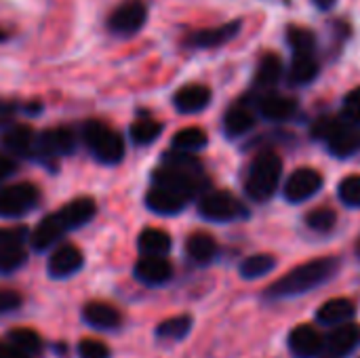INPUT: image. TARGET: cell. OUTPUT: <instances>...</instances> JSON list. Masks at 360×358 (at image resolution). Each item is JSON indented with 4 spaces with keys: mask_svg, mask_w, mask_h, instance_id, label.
I'll use <instances>...</instances> for the list:
<instances>
[{
    "mask_svg": "<svg viewBox=\"0 0 360 358\" xmlns=\"http://www.w3.org/2000/svg\"><path fill=\"white\" fill-rule=\"evenodd\" d=\"M356 255H359V257H360V241H359V243H356Z\"/></svg>",
    "mask_w": 360,
    "mask_h": 358,
    "instance_id": "cell-46",
    "label": "cell"
},
{
    "mask_svg": "<svg viewBox=\"0 0 360 358\" xmlns=\"http://www.w3.org/2000/svg\"><path fill=\"white\" fill-rule=\"evenodd\" d=\"M173 274V268L167 257H141L135 266V276L150 287L165 285Z\"/></svg>",
    "mask_w": 360,
    "mask_h": 358,
    "instance_id": "cell-18",
    "label": "cell"
},
{
    "mask_svg": "<svg viewBox=\"0 0 360 358\" xmlns=\"http://www.w3.org/2000/svg\"><path fill=\"white\" fill-rule=\"evenodd\" d=\"M27 236V230L23 226H15V228H0V247H8V245H21Z\"/></svg>",
    "mask_w": 360,
    "mask_h": 358,
    "instance_id": "cell-40",
    "label": "cell"
},
{
    "mask_svg": "<svg viewBox=\"0 0 360 358\" xmlns=\"http://www.w3.org/2000/svg\"><path fill=\"white\" fill-rule=\"evenodd\" d=\"M323 186V177L316 169L302 167L285 184V198L289 203H304L312 198Z\"/></svg>",
    "mask_w": 360,
    "mask_h": 358,
    "instance_id": "cell-10",
    "label": "cell"
},
{
    "mask_svg": "<svg viewBox=\"0 0 360 358\" xmlns=\"http://www.w3.org/2000/svg\"><path fill=\"white\" fill-rule=\"evenodd\" d=\"M287 40H289L291 49L295 51V55L312 53L314 51V44H316V38H314L312 32H308L304 27H295V25H291L287 30Z\"/></svg>",
    "mask_w": 360,
    "mask_h": 358,
    "instance_id": "cell-35",
    "label": "cell"
},
{
    "mask_svg": "<svg viewBox=\"0 0 360 358\" xmlns=\"http://www.w3.org/2000/svg\"><path fill=\"white\" fill-rule=\"evenodd\" d=\"M354 314H356V306H354V302H352V300L335 298V300L325 302V304L319 308L316 319H319V323H323V325L340 327V325L350 323Z\"/></svg>",
    "mask_w": 360,
    "mask_h": 358,
    "instance_id": "cell-19",
    "label": "cell"
},
{
    "mask_svg": "<svg viewBox=\"0 0 360 358\" xmlns=\"http://www.w3.org/2000/svg\"><path fill=\"white\" fill-rule=\"evenodd\" d=\"M316 139L327 141V148L338 158H348L360 148V133L350 122H340L335 118H321L312 129Z\"/></svg>",
    "mask_w": 360,
    "mask_h": 358,
    "instance_id": "cell-4",
    "label": "cell"
},
{
    "mask_svg": "<svg viewBox=\"0 0 360 358\" xmlns=\"http://www.w3.org/2000/svg\"><path fill=\"white\" fill-rule=\"evenodd\" d=\"M335 222H338V215L333 209L329 207H319V209H312L308 215H306V224L308 228H312L314 232H329L335 228Z\"/></svg>",
    "mask_w": 360,
    "mask_h": 358,
    "instance_id": "cell-34",
    "label": "cell"
},
{
    "mask_svg": "<svg viewBox=\"0 0 360 358\" xmlns=\"http://www.w3.org/2000/svg\"><path fill=\"white\" fill-rule=\"evenodd\" d=\"M25 262H27V253L23 251L21 245L0 247V274L17 272L21 266H25Z\"/></svg>",
    "mask_w": 360,
    "mask_h": 358,
    "instance_id": "cell-33",
    "label": "cell"
},
{
    "mask_svg": "<svg viewBox=\"0 0 360 358\" xmlns=\"http://www.w3.org/2000/svg\"><path fill=\"white\" fill-rule=\"evenodd\" d=\"M4 38H6V34H4V32H2V30H0V42H2V40H4Z\"/></svg>",
    "mask_w": 360,
    "mask_h": 358,
    "instance_id": "cell-45",
    "label": "cell"
},
{
    "mask_svg": "<svg viewBox=\"0 0 360 358\" xmlns=\"http://www.w3.org/2000/svg\"><path fill=\"white\" fill-rule=\"evenodd\" d=\"M160 133H162V124L152 118H141V120L133 122L129 129V135H131L133 143H137V146L154 143L160 137Z\"/></svg>",
    "mask_w": 360,
    "mask_h": 358,
    "instance_id": "cell-31",
    "label": "cell"
},
{
    "mask_svg": "<svg viewBox=\"0 0 360 358\" xmlns=\"http://www.w3.org/2000/svg\"><path fill=\"white\" fill-rule=\"evenodd\" d=\"M340 200L348 207H360V175H350L342 179L338 188Z\"/></svg>",
    "mask_w": 360,
    "mask_h": 358,
    "instance_id": "cell-36",
    "label": "cell"
},
{
    "mask_svg": "<svg viewBox=\"0 0 360 358\" xmlns=\"http://www.w3.org/2000/svg\"><path fill=\"white\" fill-rule=\"evenodd\" d=\"M148 19V6L143 0H124L108 17V30L114 36H133L137 34Z\"/></svg>",
    "mask_w": 360,
    "mask_h": 358,
    "instance_id": "cell-7",
    "label": "cell"
},
{
    "mask_svg": "<svg viewBox=\"0 0 360 358\" xmlns=\"http://www.w3.org/2000/svg\"><path fill=\"white\" fill-rule=\"evenodd\" d=\"M82 319L86 325L101 329V331H110L120 325V312L114 306L103 304V302H91L89 306H84Z\"/></svg>",
    "mask_w": 360,
    "mask_h": 358,
    "instance_id": "cell-20",
    "label": "cell"
},
{
    "mask_svg": "<svg viewBox=\"0 0 360 358\" xmlns=\"http://www.w3.org/2000/svg\"><path fill=\"white\" fill-rule=\"evenodd\" d=\"M0 358H25L15 346H11L8 342L6 344H0Z\"/></svg>",
    "mask_w": 360,
    "mask_h": 358,
    "instance_id": "cell-43",
    "label": "cell"
},
{
    "mask_svg": "<svg viewBox=\"0 0 360 358\" xmlns=\"http://www.w3.org/2000/svg\"><path fill=\"white\" fill-rule=\"evenodd\" d=\"M281 74H283V61L278 55L274 53H266L257 65V72H255V84L257 87H272L281 80Z\"/></svg>",
    "mask_w": 360,
    "mask_h": 358,
    "instance_id": "cell-29",
    "label": "cell"
},
{
    "mask_svg": "<svg viewBox=\"0 0 360 358\" xmlns=\"http://www.w3.org/2000/svg\"><path fill=\"white\" fill-rule=\"evenodd\" d=\"M255 124V116L247 106H234L224 116V131L228 137H240L251 131Z\"/></svg>",
    "mask_w": 360,
    "mask_h": 358,
    "instance_id": "cell-25",
    "label": "cell"
},
{
    "mask_svg": "<svg viewBox=\"0 0 360 358\" xmlns=\"http://www.w3.org/2000/svg\"><path fill=\"white\" fill-rule=\"evenodd\" d=\"M319 76V61L314 59L312 53L295 55L291 70H289V80L293 84H308Z\"/></svg>",
    "mask_w": 360,
    "mask_h": 358,
    "instance_id": "cell-26",
    "label": "cell"
},
{
    "mask_svg": "<svg viewBox=\"0 0 360 358\" xmlns=\"http://www.w3.org/2000/svg\"><path fill=\"white\" fill-rule=\"evenodd\" d=\"M95 211H97L95 209V200L89 198V196H82V198H76V200L63 205L59 211H55V215H57L59 224L63 226V230L70 232V230L86 226L93 219Z\"/></svg>",
    "mask_w": 360,
    "mask_h": 358,
    "instance_id": "cell-13",
    "label": "cell"
},
{
    "mask_svg": "<svg viewBox=\"0 0 360 358\" xmlns=\"http://www.w3.org/2000/svg\"><path fill=\"white\" fill-rule=\"evenodd\" d=\"M171 236L158 228H148L137 238V249L143 257H165L171 251Z\"/></svg>",
    "mask_w": 360,
    "mask_h": 358,
    "instance_id": "cell-22",
    "label": "cell"
},
{
    "mask_svg": "<svg viewBox=\"0 0 360 358\" xmlns=\"http://www.w3.org/2000/svg\"><path fill=\"white\" fill-rule=\"evenodd\" d=\"M82 139L91 154L103 165H118L124 156V139L101 120H89L82 127Z\"/></svg>",
    "mask_w": 360,
    "mask_h": 358,
    "instance_id": "cell-3",
    "label": "cell"
},
{
    "mask_svg": "<svg viewBox=\"0 0 360 358\" xmlns=\"http://www.w3.org/2000/svg\"><path fill=\"white\" fill-rule=\"evenodd\" d=\"M21 295L13 289H0V314H8L21 308Z\"/></svg>",
    "mask_w": 360,
    "mask_h": 358,
    "instance_id": "cell-39",
    "label": "cell"
},
{
    "mask_svg": "<svg viewBox=\"0 0 360 358\" xmlns=\"http://www.w3.org/2000/svg\"><path fill=\"white\" fill-rule=\"evenodd\" d=\"M344 116L350 122H360V87L350 91L344 99Z\"/></svg>",
    "mask_w": 360,
    "mask_h": 358,
    "instance_id": "cell-38",
    "label": "cell"
},
{
    "mask_svg": "<svg viewBox=\"0 0 360 358\" xmlns=\"http://www.w3.org/2000/svg\"><path fill=\"white\" fill-rule=\"evenodd\" d=\"M190 331H192V317L181 314V317H173V319L162 321V323L156 327V338H158V340L179 342V340H184Z\"/></svg>",
    "mask_w": 360,
    "mask_h": 358,
    "instance_id": "cell-30",
    "label": "cell"
},
{
    "mask_svg": "<svg viewBox=\"0 0 360 358\" xmlns=\"http://www.w3.org/2000/svg\"><path fill=\"white\" fill-rule=\"evenodd\" d=\"M19 110V106L15 101H0V127L8 124V120L13 118V114Z\"/></svg>",
    "mask_w": 360,
    "mask_h": 358,
    "instance_id": "cell-41",
    "label": "cell"
},
{
    "mask_svg": "<svg viewBox=\"0 0 360 358\" xmlns=\"http://www.w3.org/2000/svg\"><path fill=\"white\" fill-rule=\"evenodd\" d=\"M360 346V325H340L329 338L323 340L321 358H348Z\"/></svg>",
    "mask_w": 360,
    "mask_h": 358,
    "instance_id": "cell-9",
    "label": "cell"
},
{
    "mask_svg": "<svg viewBox=\"0 0 360 358\" xmlns=\"http://www.w3.org/2000/svg\"><path fill=\"white\" fill-rule=\"evenodd\" d=\"M146 205L150 211H154L158 215H175L188 205V198H184L181 194H177L169 188L152 186L146 194Z\"/></svg>",
    "mask_w": 360,
    "mask_h": 358,
    "instance_id": "cell-17",
    "label": "cell"
},
{
    "mask_svg": "<svg viewBox=\"0 0 360 358\" xmlns=\"http://www.w3.org/2000/svg\"><path fill=\"white\" fill-rule=\"evenodd\" d=\"M2 146L19 158H36V133L27 124H11L2 133Z\"/></svg>",
    "mask_w": 360,
    "mask_h": 358,
    "instance_id": "cell-12",
    "label": "cell"
},
{
    "mask_svg": "<svg viewBox=\"0 0 360 358\" xmlns=\"http://www.w3.org/2000/svg\"><path fill=\"white\" fill-rule=\"evenodd\" d=\"M63 226L59 224V219H57V215L55 213H51V215H46L38 226H36V230L32 232V236H30V243H32V249L34 251H46V249H51V245H55L61 236H63Z\"/></svg>",
    "mask_w": 360,
    "mask_h": 358,
    "instance_id": "cell-21",
    "label": "cell"
},
{
    "mask_svg": "<svg viewBox=\"0 0 360 358\" xmlns=\"http://www.w3.org/2000/svg\"><path fill=\"white\" fill-rule=\"evenodd\" d=\"M338 270V260L333 257H319L312 262H306L291 272H287L283 279H278L270 289L268 298H295L302 293H308L310 289L323 285L329 281Z\"/></svg>",
    "mask_w": 360,
    "mask_h": 358,
    "instance_id": "cell-1",
    "label": "cell"
},
{
    "mask_svg": "<svg viewBox=\"0 0 360 358\" xmlns=\"http://www.w3.org/2000/svg\"><path fill=\"white\" fill-rule=\"evenodd\" d=\"M198 213L209 222L224 224V222H234V219L243 217L245 207L240 205V200L234 194L224 192V190H213V192L202 194V198L198 203Z\"/></svg>",
    "mask_w": 360,
    "mask_h": 358,
    "instance_id": "cell-6",
    "label": "cell"
},
{
    "mask_svg": "<svg viewBox=\"0 0 360 358\" xmlns=\"http://www.w3.org/2000/svg\"><path fill=\"white\" fill-rule=\"evenodd\" d=\"M257 108H259V114L268 120H287L295 114L297 103L295 99L285 97V95H266L259 99Z\"/></svg>",
    "mask_w": 360,
    "mask_h": 358,
    "instance_id": "cell-23",
    "label": "cell"
},
{
    "mask_svg": "<svg viewBox=\"0 0 360 358\" xmlns=\"http://www.w3.org/2000/svg\"><path fill=\"white\" fill-rule=\"evenodd\" d=\"M78 357L80 358H110V348L99 340H82L78 344Z\"/></svg>",
    "mask_w": 360,
    "mask_h": 358,
    "instance_id": "cell-37",
    "label": "cell"
},
{
    "mask_svg": "<svg viewBox=\"0 0 360 358\" xmlns=\"http://www.w3.org/2000/svg\"><path fill=\"white\" fill-rule=\"evenodd\" d=\"M6 340H8L11 346H15L25 358L38 357L42 352V340L32 329H13V331H8Z\"/></svg>",
    "mask_w": 360,
    "mask_h": 358,
    "instance_id": "cell-28",
    "label": "cell"
},
{
    "mask_svg": "<svg viewBox=\"0 0 360 358\" xmlns=\"http://www.w3.org/2000/svg\"><path fill=\"white\" fill-rule=\"evenodd\" d=\"M207 141H209V137L200 127H186L173 135V150L192 154V152L202 150L207 146Z\"/></svg>",
    "mask_w": 360,
    "mask_h": 358,
    "instance_id": "cell-27",
    "label": "cell"
},
{
    "mask_svg": "<svg viewBox=\"0 0 360 358\" xmlns=\"http://www.w3.org/2000/svg\"><path fill=\"white\" fill-rule=\"evenodd\" d=\"M82 264H84V255L80 253V249L74 245H63L53 251L46 270L51 279H68L74 276L82 268Z\"/></svg>",
    "mask_w": 360,
    "mask_h": 358,
    "instance_id": "cell-11",
    "label": "cell"
},
{
    "mask_svg": "<svg viewBox=\"0 0 360 358\" xmlns=\"http://www.w3.org/2000/svg\"><path fill=\"white\" fill-rule=\"evenodd\" d=\"M281 175H283V160L278 154H274V152L257 154L249 167V175H247V184H245L247 194L257 203L268 200L276 192Z\"/></svg>",
    "mask_w": 360,
    "mask_h": 358,
    "instance_id": "cell-2",
    "label": "cell"
},
{
    "mask_svg": "<svg viewBox=\"0 0 360 358\" xmlns=\"http://www.w3.org/2000/svg\"><path fill=\"white\" fill-rule=\"evenodd\" d=\"M186 253L188 257L194 262V264H211L217 255V243L211 234H205V232H196L188 238L186 243Z\"/></svg>",
    "mask_w": 360,
    "mask_h": 358,
    "instance_id": "cell-24",
    "label": "cell"
},
{
    "mask_svg": "<svg viewBox=\"0 0 360 358\" xmlns=\"http://www.w3.org/2000/svg\"><path fill=\"white\" fill-rule=\"evenodd\" d=\"M76 150V135L68 127L46 129L36 135V158L53 160L59 156H68Z\"/></svg>",
    "mask_w": 360,
    "mask_h": 358,
    "instance_id": "cell-8",
    "label": "cell"
},
{
    "mask_svg": "<svg viewBox=\"0 0 360 358\" xmlns=\"http://www.w3.org/2000/svg\"><path fill=\"white\" fill-rule=\"evenodd\" d=\"M335 2H338V0H314V4H316L319 8H323V11H329Z\"/></svg>",
    "mask_w": 360,
    "mask_h": 358,
    "instance_id": "cell-44",
    "label": "cell"
},
{
    "mask_svg": "<svg viewBox=\"0 0 360 358\" xmlns=\"http://www.w3.org/2000/svg\"><path fill=\"white\" fill-rule=\"evenodd\" d=\"M240 21H230L226 25H219V27H207V30H198V32H192L188 38H186V44L188 46H194V49H213V46H221L226 44L228 40H232L238 32H240Z\"/></svg>",
    "mask_w": 360,
    "mask_h": 358,
    "instance_id": "cell-15",
    "label": "cell"
},
{
    "mask_svg": "<svg viewBox=\"0 0 360 358\" xmlns=\"http://www.w3.org/2000/svg\"><path fill=\"white\" fill-rule=\"evenodd\" d=\"M287 344L295 358H316L321 357L323 338L312 325H300L289 333Z\"/></svg>",
    "mask_w": 360,
    "mask_h": 358,
    "instance_id": "cell-14",
    "label": "cell"
},
{
    "mask_svg": "<svg viewBox=\"0 0 360 358\" xmlns=\"http://www.w3.org/2000/svg\"><path fill=\"white\" fill-rule=\"evenodd\" d=\"M211 103V91L205 84H186L173 95V106L181 114H198Z\"/></svg>",
    "mask_w": 360,
    "mask_h": 358,
    "instance_id": "cell-16",
    "label": "cell"
},
{
    "mask_svg": "<svg viewBox=\"0 0 360 358\" xmlns=\"http://www.w3.org/2000/svg\"><path fill=\"white\" fill-rule=\"evenodd\" d=\"M40 200V190L34 184L21 181L6 188H0V217L2 219H17L30 213Z\"/></svg>",
    "mask_w": 360,
    "mask_h": 358,
    "instance_id": "cell-5",
    "label": "cell"
},
{
    "mask_svg": "<svg viewBox=\"0 0 360 358\" xmlns=\"http://www.w3.org/2000/svg\"><path fill=\"white\" fill-rule=\"evenodd\" d=\"M13 173H15V160L11 156H6V154L0 152V181L6 179V177H11Z\"/></svg>",
    "mask_w": 360,
    "mask_h": 358,
    "instance_id": "cell-42",
    "label": "cell"
},
{
    "mask_svg": "<svg viewBox=\"0 0 360 358\" xmlns=\"http://www.w3.org/2000/svg\"><path fill=\"white\" fill-rule=\"evenodd\" d=\"M274 266H276V260H274L272 255L257 253V255L247 257V260L240 264V276L247 279V281H255V279H262V276H266L268 272H272Z\"/></svg>",
    "mask_w": 360,
    "mask_h": 358,
    "instance_id": "cell-32",
    "label": "cell"
}]
</instances>
